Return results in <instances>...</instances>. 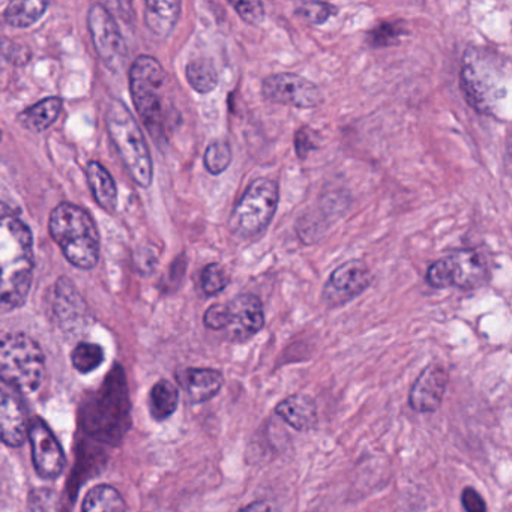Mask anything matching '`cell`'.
Returning a JSON list of instances; mask_svg holds the SVG:
<instances>
[{
	"label": "cell",
	"mask_w": 512,
	"mask_h": 512,
	"mask_svg": "<svg viewBox=\"0 0 512 512\" xmlns=\"http://www.w3.org/2000/svg\"><path fill=\"white\" fill-rule=\"evenodd\" d=\"M487 262L472 250L457 251L430 266L427 283L436 289H475L487 280Z\"/></svg>",
	"instance_id": "cell-7"
},
{
	"label": "cell",
	"mask_w": 512,
	"mask_h": 512,
	"mask_svg": "<svg viewBox=\"0 0 512 512\" xmlns=\"http://www.w3.org/2000/svg\"><path fill=\"white\" fill-rule=\"evenodd\" d=\"M155 251H148V247L143 248L142 251L136 253L137 268L145 275L152 274L155 269V263L149 262V257H154Z\"/></svg>",
	"instance_id": "cell-34"
},
{
	"label": "cell",
	"mask_w": 512,
	"mask_h": 512,
	"mask_svg": "<svg viewBox=\"0 0 512 512\" xmlns=\"http://www.w3.org/2000/svg\"><path fill=\"white\" fill-rule=\"evenodd\" d=\"M277 182L259 178L248 185L244 196L233 209L229 229L236 238L251 239L266 230L277 212Z\"/></svg>",
	"instance_id": "cell-6"
},
{
	"label": "cell",
	"mask_w": 512,
	"mask_h": 512,
	"mask_svg": "<svg viewBox=\"0 0 512 512\" xmlns=\"http://www.w3.org/2000/svg\"><path fill=\"white\" fill-rule=\"evenodd\" d=\"M0 377L16 391H37L46 379V356L37 341L25 334H7L0 343Z\"/></svg>",
	"instance_id": "cell-5"
},
{
	"label": "cell",
	"mask_w": 512,
	"mask_h": 512,
	"mask_svg": "<svg viewBox=\"0 0 512 512\" xmlns=\"http://www.w3.org/2000/svg\"><path fill=\"white\" fill-rule=\"evenodd\" d=\"M266 101L296 109H313L322 104V92L314 83L293 73L272 74L262 83Z\"/></svg>",
	"instance_id": "cell-9"
},
{
	"label": "cell",
	"mask_w": 512,
	"mask_h": 512,
	"mask_svg": "<svg viewBox=\"0 0 512 512\" xmlns=\"http://www.w3.org/2000/svg\"><path fill=\"white\" fill-rule=\"evenodd\" d=\"M296 152H298L299 158H305L308 152L314 148L313 134L308 131L307 128H302L296 133L295 139Z\"/></svg>",
	"instance_id": "cell-33"
},
{
	"label": "cell",
	"mask_w": 512,
	"mask_h": 512,
	"mask_svg": "<svg viewBox=\"0 0 512 512\" xmlns=\"http://www.w3.org/2000/svg\"><path fill=\"white\" fill-rule=\"evenodd\" d=\"M182 4L178 0H148L145 4V23L157 37L166 38L176 28Z\"/></svg>",
	"instance_id": "cell-18"
},
{
	"label": "cell",
	"mask_w": 512,
	"mask_h": 512,
	"mask_svg": "<svg viewBox=\"0 0 512 512\" xmlns=\"http://www.w3.org/2000/svg\"><path fill=\"white\" fill-rule=\"evenodd\" d=\"M0 265H2V311L25 305L34 275V238L31 229L14 215H2L0 226Z\"/></svg>",
	"instance_id": "cell-1"
},
{
	"label": "cell",
	"mask_w": 512,
	"mask_h": 512,
	"mask_svg": "<svg viewBox=\"0 0 512 512\" xmlns=\"http://www.w3.org/2000/svg\"><path fill=\"white\" fill-rule=\"evenodd\" d=\"M401 35L400 26L395 23H386V25L377 26L373 34L370 35L371 44L373 46L382 47L394 44Z\"/></svg>",
	"instance_id": "cell-31"
},
{
	"label": "cell",
	"mask_w": 512,
	"mask_h": 512,
	"mask_svg": "<svg viewBox=\"0 0 512 512\" xmlns=\"http://www.w3.org/2000/svg\"><path fill=\"white\" fill-rule=\"evenodd\" d=\"M86 178L98 205L104 211H115L118 206V187L109 170L98 161H91L86 167Z\"/></svg>",
	"instance_id": "cell-19"
},
{
	"label": "cell",
	"mask_w": 512,
	"mask_h": 512,
	"mask_svg": "<svg viewBox=\"0 0 512 512\" xmlns=\"http://www.w3.org/2000/svg\"><path fill=\"white\" fill-rule=\"evenodd\" d=\"M461 502L467 512H487V505L478 491L473 488H466L461 494Z\"/></svg>",
	"instance_id": "cell-32"
},
{
	"label": "cell",
	"mask_w": 512,
	"mask_h": 512,
	"mask_svg": "<svg viewBox=\"0 0 512 512\" xmlns=\"http://www.w3.org/2000/svg\"><path fill=\"white\" fill-rule=\"evenodd\" d=\"M179 391L169 380L161 379L149 394V412L155 421H166L178 409Z\"/></svg>",
	"instance_id": "cell-21"
},
{
	"label": "cell",
	"mask_w": 512,
	"mask_h": 512,
	"mask_svg": "<svg viewBox=\"0 0 512 512\" xmlns=\"http://www.w3.org/2000/svg\"><path fill=\"white\" fill-rule=\"evenodd\" d=\"M232 163V148L226 140H217L206 149L203 164L211 175H221Z\"/></svg>",
	"instance_id": "cell-26"
},
{
	"label": "cell",
	"mask_w": 512,
	"mask_h": 512,
	"mask_svg": "<svg viewBox=\"0 0 512 512\" xmlns=\"http://www.w3.org/2000/svg\"><path fill=\"white\" fill-rule=\"evenodd\" d=\"M233 8L250 25H260L265 20V5L262 2H236Z\"/></svg>",
	"instance_id": "cell-29"
},
{
	"label": "cell",
	"mask_w": 512,
	"mask_h": 512,
	"mask_svg": "<svg viewBox=\"0 0 512 512\" xmlns=\"http://www.w3.org/2000/svg\"><path fill=\"white\" fill-rule=\"evenodd\" d=\"M448 386V373L440 365H431L422 371L410 391V406L416 412L428 413L439 409Z\"/></svg>",
	"instance_id": "cell-13"
},
{
	"label": "cell",
	"mask_w": 512,
	"mask_h": 512,
	"mask_svg": "<svg viewBox=\"0 0 512 512\" xmlns=\"http://www.w3.org/2000/svg\"><path fill=\"white\" fill-rule=\"evenodd\" d=\"M106 124L110 140L115 145L131 178L139 187H151L154 179L151 151L146 145L142 128L139 127L130 110L121 101L113 100L107 110Z\"/></svg>",
	"instance_id": "cell-3"
},
{
	"label": "cell",
	"mask_w": 512,
	"mask_h": 512,
	"mask_svg": "<svg viewBox=\"0 0 512 512\" xmlns=\"http://www.w3.org/2000/svg\"><path fill=\"white\" fill-rule=\"evenodd\" d=\"M296 14L313 25H322L329 17L334 16L335 8L322 2H304L296 8Z\"/></svg>",
	"instance_id": "cell-28"
},
{
	"label": "cell",
	"mask_w": 512,
	"mask_h": 512,
	"mask_svg": "<svg viewBox=\"0 0 512 512\" xmlns=\"http://www.w3.org/2000/svg\"><path fill=\"white\" fill-rule=\"evenodd\" d=\"M200 284H202V290L206 296H215L226 289L229 278H227L226 272L220 265L211 263L203 269Z\"/></svg>",
	"instance_id": "cell-27"
},
{
	"label": "cell",
	"mask_w": 512,
	"mask_h": 512,
	"mask_svg": "<svg viewBox=\"0 0 512 512\" xmlns=\"http://www.w3.org/2000/svg\"><path fill=\"white\" fill-rule=\"evenodd\" d=\"M229 322L226 331L229 340L244 343L254 335L259 334L265 326V313L263 305L257 296L244 293L236 296L227 304Z\"/></svg>",
	"instance_id": "cell-12"
},
{
	"label": "cell",
	"mask_w": 512,
	"mask_h": 512,
	"mask_svg": "<svg viewBox=\"0 0 512 512\" xmlns=\"http://www.w3.org/2000/svg\"><path fill=\"white\" fill-rule=\"evenodd\" d=\"M178 380L188 401L194 404L212 400L221 391L224 383L223 374L212 368H188L178 374Z\"/></svg>",
	"instance_id": "cell-15"
},
{
	"label": "cell",
	"mask_w": 512,
	"mask_h": 512,
	"mask_svg": "<svg viewBox=\"0 0 512 512\" xmlns=\"http://www.w3.org/2000/svg\"><path fill=\"white\" fill-rule=\"evenodd\" d=\"M185 76H187L191 88L199 94H209L218 85L217 70L208 59H193V61H190Z\"/></svg>",
	"instance_id": "cell-24"
},
{
	"label": "cell",
	"mask_w": 512,
	"mask_h": 512,
	"mask_svg": "<svg viewBox=\"0 0 512 512\" xmlns=\"http://www.w3.org/2000/svg\"><path fill=\"white\" fill-rule=\"evenodd\" d=\"M49 4L40 0H17L5 10L4 20L11 28L25 29L35 25L46 13Z\"/></svg>",
	"instance_id": "cell-23"
},
{
	"label": "cell",
	"mask_w": 512,
	"mask_h": 512,
	"mask_svg": "<svg viewBox=\"0 0 512 512\" xmlns=\"http://www.w3.org/2000/svg\"><path fill=\"white\" fill-rule=\"evenodd\" d=\"M229 322V310H227V304H214L206 310L205 316H203V323L206 328L212 329V331H224Z\"/></svg>",
	"instance_id": "cell-30"
},
{
	"label": "cell",
	"mask_w": 512,
	"mask_h": 512,
	"mask_svg": "<svg viewBox=\"0 0 512 512\" xmlns=\"http://www.w3.org/2000/svg\"><path fill=\"white\" fill-rule=\"evenodd\" d=\"M167 74L152 56H139L130 70V91L134 106L155 142L166 140L167 113L164 85Z\"/></svg>",
	"instance_id": "cell-4"
},
{
	"label": "cell",
	"mask_w": 512,
	"mask_h": 512,
	"mask_svg": "<svg viewBox=\"0 0 512 512\" xmlns=\"http://www.w3.org/2000/svg\"><path fill=\"white\" fill-rule=\"evenodd\" d=\"M49 232L65 259L79 269H94L100 260V232L88 211L59 203L49 218Z\"/></svg>",
	"instance_id": "cell-2"
},
{
	"label": "cell",
	"mask_w": 512,
	"mask_h": 512,
	"mask_svg": "<svg viewBox=\"0 0 512 512\" xmlns=\"http://www.w3.org/2000/svg\"><path fill=\"white\" fill-rule=\"evenodd\" d=\"M371 272L367 265L352 260L338 266L323 287V301L329 307H340L361 295L371 283Z\"/></svg>",
	"instance_id": "cell-11"
},
{
	"label": "cell",
	"mask_w": 512,
	"mask_h": 512,
	"mask_svg": "<svg viewBox=\"0 0 512 512\" xmlns=\"http://www.w3.org/2000/svg\"><path fill=\"white\" fill-rule=\"evenodd\" d=\"M29 442H31L32 460L38 475L44 479L59 478L67 466V458L58 437L43 419L32 421L29 427Z\"/></svg>",
	"instance_id": "cell-10"
},
{
	"label": "cell",
	"mask_w": 512,
	"mask_h": 512,
	"mask_svg": "<svg viewBox=\"0 0 512 512\" xmlns=\"http://www.w3.org/2000/svg\"><path fill=\"white\" fill-rule=\"evenodd\" d=\"M62 106H64V103H62L61 98H46V100L23 110L17 121L23 128L32 131V133H43L55 124L56 119L61 115Z\"/></svg>",
	"instance_id": "cell-20"
},
{
	"label": "cell",
	"mask_w": 512,
	"mask_h": 512,
	"mask_svg": "<svg viewBox=\"0 0 512 512\" xmlns=\"http://www.w3.org/2000/svg\"><path fill=\"white\" fill-rule=\"evenodd\" d=\"M275 413L298 431L311 430L317 424L316 403L308 395L295 394L284 398L275 407Z\"/></svg>",
	"instance_id": "cell-17"
},
{
	"label": "cell",
	"mask_w": 512,
	"mask_h": 512,
	"mask_svg": "<svg viewBox=\"0 0 512 512\" xmlns=\"http://www.w3.org/2000/svg\"><path fill=\"white\" fill-rule=\"evenodd\" d=\"M238 512H280L278 506L272 500H257V502L250 503V505L242 508Z\"/></svg>",
	"instance_id": "cell-35"
},
{
	"label": "cell",
	"mask_w": 512,
	"mask_h": 512,
	"mask_svg": "<svg viewBox=\"0 0 512 512\" xmlns=\"http://www.w3.org/2000/svg\"><path fill=\"white\" fill-rule=\"evenodd\" d=\"M508 158H509V161H511V166H512V140H511V142H509Z\"/></svg>",
	"instance_id": "cell-36"
},
{
	"label": "cell",
	"mask_w": 512,
	"mask_h": 512,
	"mask_svg": "<svg viewBox=\"0 0 512 512\" xmlns=\"http://www.w3.org/2000/svg\"><path fill=\"white\" fill-rule=\"evenodd\" d=\"M0 430L2 442L11 448H19L29 436L28 421L25 410L16 395L8 389H2L0 394Z\"/></svg>",
	"instance_id": "cell-14"
},
{
	"label": "cell",
	"mask_w": 512,
	"mask_h": 512,
	"mask_svg": "<svg viewBox=\"0 0 512 512\" xmlns=\"http://www.w3.org/2000/svg\"><path fill=\"white\" fill-rule=\"evenodd\" d=\"M55 313L62 326L80 325L85 322L88 308L76 286L67 277H61L55 287Z\"/></svg>",
	"instance_id": "cell-16"
},
{
	"label": "cell",
	"mask_w": 512,
	"mask_h": 512,
	"mask_svg": "<svg viewBox=\"0 0 512 512\" xmlns=\"http://www.w3.org/2000/svg\"><path fill=\"white\" fill-rule=\"evenodd\" d=\"M88 26L101 61L113 71H121L128 58V47L118 22L104 5L94 4L88 13Z\"/></svg>",
	"instance_id": "cell-8"
},
{
	"label": "cell",
	"mask_w": 512,
	"mask_h": 512,
	"mask_svg": "<svg viewBox=\"0 0 512 512\" xmlns=\"http://www.w3.org/2000/svg\"><path fill=\"white\" fill-rule=\"evenodd\" d=\"M83 512H127L124 496L112 485L91 488L83 500Z\"/></svg>",
	"instance_id": "cell-22"
},
{
	"label": "cell",
	"mask_w": 512,
	"mask_h": 512,
	"mask_svg": "<svg viewBox=\"0 0 512 512\" xmlns=\"http://www.w3.org/2000/svg\"><path fill=\"white\" fill-rule=\"evenodd\" d=\"M74 368L80 373L88 374L97 370L104 362L103 347L95 343H79L71 355Z\"/></svg>",
	"instance_id": "cell-25"
}]
</instances>
